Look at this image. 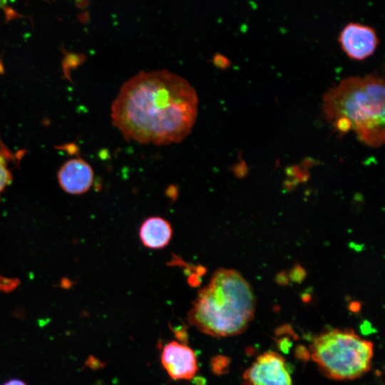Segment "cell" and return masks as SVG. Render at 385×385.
Returning a JSON list of instances; mask_svg holds the SVG:
<instances>
[{
	"label": "cell",
	"mask_w": 385,
	"mask_h": 385,
	"mask_svg": "<svg viewBox=\"0 0 385 385\" xmlns=\"http://www.w3.org/2000/svg\"><path fill=\"white\" fill-rule=\"evenodd\" d=\"M255 310V297L248 282L237 271L221 268L198 292L188 320L203 334L226 337L242 333Z\"/></svg>",
	"instance_id": "3"
},
{
	"label": "cell",
	"mask_w": 385,
	"mask_h": 385,
	"mask_svg": "<svg viewBox=\"0 0 385 385\" xmlns=\"http://www.w3.org/2000/svg\"><path fill=\"white\" fill-rule=\"evenodd\" d=\"M173 236V228L165 219L155 216L145 219L139 229V237L147 248L159 250L165 247Z\"/></svg>",
	"instance_id": "9"
},
{
	"label": "cell",
	"mask_w": 385,
	"mask_h": 385,
	"mask_svg": "<svg viewBox=\"0 0 385 385\" xmlns=\"http://www.w3.org/2000/svg\"><path fill=\"white\" fill-rule=\"evenodd\" d=\"M319 369L335 380H351L366 373L374 355L373 343L352 329H334L318 335L310 346Z\"/></svg>",
	"instance_id": "4"
},
{
	"label": "cell",
	"mask_w": 385,
	"mask_h": 385,
	"mask_svg": "<svg viewBox=\"0 0 385 385\" xmlns=\"http://www.w3.org/2000/svg\"><path fill=\"white\" fill-rule=\"evenodd\" d=\"M242 379L243 385H292L284 358L274 351L258 356Z\"/></svg>",
	"instance_id": "5"
},
{
	"label": "cell",
	"mask_w": 385,
	"mask_h": 385,
	"mask_svg": "<svg viewBox=\"0 0 385 385\" xmlns=\"http://www.w3.org/2000/svg\"><path fill=\"white\" fill-rule=\"evenodd\" d=\"M2 385H26L24 381L19 379H11Z\"/></svg>",
	"instance_id": "14"
},
{
	"label": "cell",
	"mask_w": 385,
	"mask_h": 385,
	"mask_svg": "<svg viewBox=\"0 0 385 385\" xmlns=\"http://www.w3.org/2000/svg\"><path fill=\"white\" fill-rule=\"evenodd\" d=\"M306 275L305 270L301 265L297 264L290 270L288 277L292 282L299 283L305 279Z\"/></svg>",
	"instance_id": "11"
},
{
	"label": "cell",
	"mask_w": 385,
	"mask_h": 385,
	"mask_svg": "<svg viewBox=\"0 0 385 385\" xmlns=\"http://www.w3.org/2000/svg\"><path fill=\"white\" fill-rule=\"evenodd\" d=\"M160 360L169 376L174 380H190L198 371L194 351L186 344L176 341L164 346Z\"/></svg>",
	"instance_id": "6"
},
{
	"label": "cell",
	"mask_w": 385,
	"mask_h": 385,
	"mask_svg": "<svg viewBox=\"0 0 385 385\" xmlns=\"http://www.w3.org/2000/svg\"><path fill=\"white\" fill-rule=\"evenodd\" d=\"M339 41L349 57L363 60L374 52L379 44V38L372 27L350 22L341 31Z\"/></svg>",
	"instance_id": "7"
},
{
	"label": "cell",
	"mask_w": 385,
	"mask_h": 385,
	"mask_svg": "<svg viewBox=\"0 0 385 385\" xmlns=\"http://www.w3.org/2000/svg\"><path fill=\"white\" fill-rule=\"evenodd\" d=\"M276 282L277 284H281V285L287 284L289 283L288 275H287L285 272H279L276 275Z\"/></svg>",
	"instance_id": "12"
},
{
	"label": "cell",
	"mask_w": 385,
	"mask_h": 385,
	"mask_svg": "<svg viewBox=\"0 0 385 385\" xmlns=\"http://www.w3.org/2000/svg\"><path fill=\"white\" fill-rule=\"evenodd\" d=\"M14 160L12 153L0 143V197L12 181L13 175L9 163Z\"/></svg>",
	"instance_id": "10"
},
{
	"label": "cell",
	"mask_w": 385,
	"mask_h": 385,
	"mask_svg": "<svg viewBox=\"0 0 385 385\" xmlns=\"http://www.w3.org/2000/svg\"><path fill=\"white\" fill-rule=\"evenodd\" d=\"M197 105L195 90L182 76L165 69L140 71L122 85L111 115L126 140L168 145L190 134Z\"/></svg>",
	"instance_id": "1"
},
{
	"label": "cell",
	"mask_w": 385,
	"mask_h": 385,
	"mask_svg": "<svg viewBox=\"0 0 385 385\" xmlns=\"http://www.w3.org/2000/svg\"><path fill=\"white\" fill-rule=\"evenodd\" d=\"M61 188L67 193L83 194L87 192L93 183V170L91 165L81 158L67 160L58 172Z\"/></svg>",
	"instance_id": "8"
},
{
	"label": "cell",
	"mask_w": 385,
	"mask_h": 385,
	"mask_svg": "<svg viewBox=\"0 0 385 385\" xmlns=\"http://www.w3.org/2000/svg\"><path fill=\"white\" fill-rule=\"evenodd\" d=\"M214 63L219 67H225L229 64L227 59L220 54H217L214 57Z\"/></svg>",
	"instance_id": "13"
},
{
	"label": "cell",
	"mask_w": 385,
	"mask_h": 385,
	"mask_svg": "<svg viewBox=\"0 0 385 385\" xmlns=\"http://www.w3.org/2000/svg\"><path fill=\"white\" fill-rule=\"evenodd\" d=\"M322 110L340 135L351 130L369 146L384 143L383 77L368 74L341 80L323 95Z\"/></svg>",
	"instance_id": "2"
}]
</instances>
